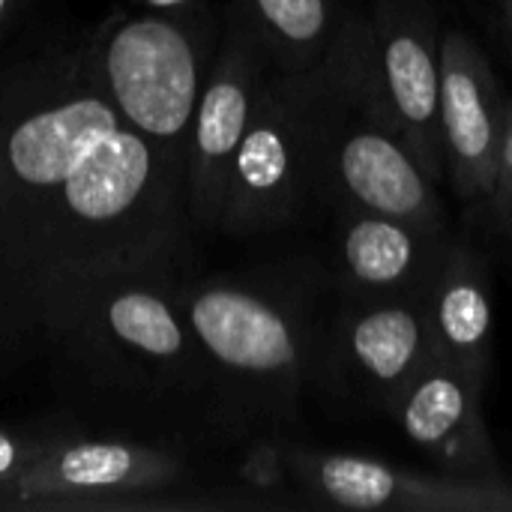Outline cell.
Returning <instances> with one entry per match:
<instances>
[{
  "mask_svg": "<svg viewBox=\"0 0 512 512\" xmlns=\"http://www.w3.org/2000/svg\"><path fill=\"white\" fill-rule=\"evenodd\" d=\"M507 96L483 48L459 27L441 33V141L447 177L468 204L495 183Z\"/></svg>",
  "mask_w": 512,
  "mask_h": 512,
  "instance_id": "obj_12",
  "label": "cell"
},
{
  "mask_svg": "<svg viewBox=\"0 0 512 512\" xmlns=\"http://www.w3.org/2000/svg\"><path fill=\"white\" fill-rule=\"evenodd\" d=\"M141 6H147V9H162V12H171V9H180V6H186V3H192V0H138Z\"/></svg>",
  "mask_w": 512,
  "mask_h": 512,
  "instance_id": "obj_18",
  "label": "cell"
},
{
  "mask_svg": "<svg viewBox=\"0 0 512 512\" xmlns=\"http://www.w3.org/2000/svg\"><path fill=\"white\" fill-rule=\"evenodd\" d=\"M426 318L435 357L489 378L495 342L492 279L486 261L468 243L447 240L426 285Z\"/></svg>",
  "mask_w": 512,
  "mask_h": 512,
  "instance_id": "obj_15",
  "label": "cell"
},
{
  "mask_svg": "<svg viewBox=\"0 0 512 512\" xmlns=\"http://www.w3.org/2000/svg\"><path fill=\"white\" fill-rule=\"evenodd\" d=\"M270 75L273 63L267 60L264 48L249 33V27L234 12H228L222 45L213 57L195 108L186 156L189 213L201 228H219L228 171Z\"/></svg>",
  "mask_w": 512,
  "mask_h": 512,
  "instance_id": "obj_8",
  "label": "cell"
},
{
  "mask_svg": "<svg viewBox=\"0 0 512 512\" xmlns=\"http://www.w3.org/2000/svg\"><path fill=\"white\" fill-rule=\"evenodd\" d=\"M291 471L312 498L342 510L512 512V489L501 480L423 477L390 468L378 459L315 450H294Z\"/></svg>",
  "mask_w": 512,
  "mask_h": 512,
  "instance_id": "obj_10",
  "label": "cell"
},
{
  "mask_svg": "<svg viewBox=\"0 0 512 512\" xmlns=\"http://www.w3.org/2000/svg\"><path fill=\"white\" fill-rule=\"evenodd\" d=\"M342 108L345 87L330 54L309 72L273 69L231 162L219 231H273L321 198Z\"/></svg>",
  "mask_w": 512,
  "mask_h": 512,
  "instance_id": "obj_2",
  "label": "cell"
},
{
  "mask_svg": "<svg viewBox=\"0 0 512 512\" xmlns=\"http://www.w3.org/2000/svg\"><path fill=\"white\" fill-rule=\"evenodd\" d=\"M330 57L348 96L414 150L423 171L447 174L441 141V33L423 0H378L345 18Z\"/></svg>",
  "mask_w": 512,
  "mask_h": 512,
  "instance_id": "obj_3",
  "label": "cell"
},
{
  "mask_svg": "<svg viewBox=\"0 0 512 512\" xmlns=\"http://www.w3.org/2000/svg\"><path fill=\"white\" fill-rule=\"evenodd\" d=\"M186 171L96 84L87 48L0 84V315L39 318L102 279L186 255Z\"/></svg>",
  "mask_w": 512,
  "mask_h": 512,
  "instance_id": "obj_1",
  "label": "cell"
},
{
  "mask_svg": "<svg viewBox=\"0 0 512 512\" xmlns=\"http://www.w3.org/2000/svg\"><path fill=\"white\" fill-rule=\"evenodd\" d=\"M174 297L213 369L273 408L300 399L309 333L288 300L237 282H198Z\"/></svg>",
  "mask_w": 512,
  "mask_h": 512,
  "instance_id": "obj_5",
  "label": "cell"
},
{
  "mask_svg": "<svg viewBox=\"0 0 512 512\" xmlns=\"http://www.w3.org/2000/svg\"><path fill=\"white\" fill-rule=\"evenodd\" d=\"M498 228L512 237V102L507 105V123H504V138L498 150V165H495V183L486 198Z\"/></svg>",
  "mask_w": 512,
  "mask_h": 512,
  "instance_id": "obj_17",
  "label": "cell"
},
{
  "mask_svg": "<svg viewBox=\"0 0 512 512\" xmlns=\"http://www.w3.org/2000/svg\"><path fill=\"white\" fill-rule=\"evenodd\" d=\"M501 9H504V30H507V39L512 45V0H501Z\"/></svg>",
  "mask_w": 512,
  "mask_h": 512,
  "instance_id": "obj_19",
  "label": "cell"
},
{
  "mask_svg": "<svg viewBox=\"0 0 512 512\" xmlns=\"http://www.w3.org/2000/svg\"><path fill=\"white\" fill-rule=\"evenodd\" d=\"M183 462L141 444L54 435L42 441L0 510H144L183 480Z\"/></svg>",
  "mask_w": 512,
  "mask_h": 512,
  "instance_id": "obj_6",
  "label": "cell"
},
{
  "mask_svg": "<svg viewBox=\"0 0 512 512\" xmlns=\"http://www.w3.org/2000/svg\"><path fill=\"white\" fill-rule=\"evenodd\" d=\"M486 384L489 378L432 357L390 405L408 441L435 459L447 477L501 480V462L483 408Z\"/></svg>",
  "mask_w": 512,
  "mask_h": 512,
  "instance_id": "obj_11",
  "label": "cell"
},
{
  "mask_svg": "<svg viewBox=\"0 0 512 512\" xmlns=\"http://www.w3.org/2000/svg\"><path fill=\"white\" fill-rule=\"evenodd\" d=\"M162 279H102L51 306L39 324L78 339L93 354L123 366H153L174 375L210 366L186 315Z\"/></svg>",
  "mask_w": 512,
  "mask_h": 512,
  "instance_id": "obj_7",
  "label": "cell"
},
{
  "mask_svg": "<svg viewBox=\"0 0 512 512\" xmlns=\"http://www.w3.org/2000/svg\"><path fill=\"white\" fill-rule=\"evenodd\" d=\"M324 198L342 210H369L426 231H444L438 183L423 171L405 138L360 108L348 90L327 150Z\"/></svg>",
  "mask_w": 512,
  "mask_h": 512,
  "instance_id": "obj_9",
  "label": "cell"
},
{
  "mask_svg": "<svg viewBox=\"0 0 512 512\" xmlns=\"http://www.w3.org/2000/svg\"><path fill=\"white\" fill-rule=\"evenodd\" d=\"M231 12L258 39L276 72L321 66L345 24L336 0H234Z\"/></svg>",
  "mask_w": 512,
  "mask_h": 512,
  "instance_id": "obj_16",
  "label": "cell"
},
{
  "mask_svg": "<svg viewBox=\"0 0 512 512\" xmlns=\"http://www.w3.org/2000/svg\"><path fill=\"white\" fill-rule=\"evenodd\" d=\"M444 249V231H426L369 210H342L339 216L336 255L342 279L354 297H399L423 291Z\"/></svg>",
  "mask_w": 512,
  "mask_h": 512,
  "instance_id": "obj_14",
  "label": "cell"
},
{
  "mask_svg": "<svg viewBox=\"0 0 512 512\" xmlns=\"http://www.w3.org/2000/svg\"><path fill=\"white\" fill-rule=\"evenodd\" d=\"M84 48L114 108L186 171L195 108L216 57L210 33L189 18L150 9L108 18Z\"/></svg>",
  "mask_w": 512,
  "mask_h": 512,
  "instance_id": "obj_4",
  "label": "cell"
},
{
  "mask_svg": "<svg viewBox=\"0 0 512 512\" xmlns=\"http://www.w3.org/2000/svg\"><path fill=\"white\" fill-rule=\"evenodd\" d=\"M15 3H18V0H0V24H3V21H6V15L15 9Z\"/></svg>",
  "mask_w": 512,
  "mask_h": 512,
  "instance_id": "obj_20",
  "label": "cell"
},
{
  "mask_svg": "<svg viewBox=\"0 0 512 512\" xmlns=\"http://www.w3.org/2000/svg\"><path fill=\"white\" fill-rule=\"evenodd\" d=\"M432 357L426 288L399 297H357L339 321V375L360 399L384 411Z\"/></svg>",
  "mask_w": 512,
  "mask_h": 512,
  "instance_id": "obj_13",
  "label": "cell"
}]
</instances>
